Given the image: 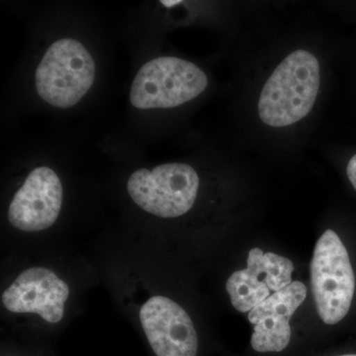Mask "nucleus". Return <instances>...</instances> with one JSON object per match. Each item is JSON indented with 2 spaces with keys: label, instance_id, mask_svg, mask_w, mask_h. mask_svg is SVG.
<instances>
[{
  "label": "nucleus",
  "instance_id": "f257e3e1",
  "mask_svg": "<svg viewBox=\"0 0 356 356\" xmlns=\"http://www.w3.org/2000/svg\"><path fill=\"white\" fill-rule=\"evenodd\" d=\"M316 57L297 50L285 58L267 79L259 96V118L271 127H286L310 113L320 88Z\"/></svg>",
  "mask_w": 356,
  "mask_h": 356
},
{
  "label": "nucleus",
  "instance_id": "f03ea898",
  "mask_svg": "<svg viewBox=\"0 0 356 356\" xmlns=\"http://www.w3.org/2000/svg\"><path fill=\"white\" fill-rule=\"evenodd\" d=\"M311 284L323 322L327 325L341 322L350 309L355 277L348 250L332 229H327L316 243Z\"/></svg>",
  "mask_w": 356,
  "mask_h": 356
},
{
  "label": "nucleus",
  "instance_id": "7ed1b4c3",
  "mask_svg": "<svg viewBox=\"0 0 356 356\" xmlns=\"http://www.w3.org/2000/svg\"><path fill=\"white\" fill-rule=\"evenodd\" d=\"M95 79V60L83 44L60 39L51 44L37 67V92L49 104L69 108L88 93Z\"/></svg>",
  "mask_w": 356,
  "mask_h": 356
},
{
  "label": "nucleus",
  "instance_id": "20e7f679",
  "mask_svg": "<svg viewBox=\"0 0 356 356\" xmlns=\"http://www.w3.org/2000/svg\"><path fill=\"white\" fill-rule=\"evenodd\" d=\"M207 86V76L197 65L175 57L154 58L134 79L131 103L139 109L172 108L197 97Z\"/></svg>",
  "mask_w": 356,
  "mask_h": 356
},
{
  "label": "nucleus",
  "instance_id": "39448f33",
  "mask_svg": "<svg viewBox=\"0 0 356 356\" xmlns=\"http://www.w3.org/2000/svg\"><path fill=\"white\" fill-rule=\"evenodd\" d=\"M127 188L134 202L161 218L182 216L197 197V172L186 163H165L149 170H136Z\"/></svg>",
  "mask_w": 356,
  "mask_h": 356
},
{
  "label": "nucleus",
  "instance_id": "423d86ee",
  "mask_svg": "<svg viewBox=\"0 0 356 356\" xmlns=\"http://www.w3.org/2000/svg\"><path fill=\"white\" fill-rule=\"evenodd\" d=\"M294 270L292 261L273 252H264L259 248L248 252V266L236 271L227 281V292L232 305L242 313L252 311L270 297L292 283Z\"/></svg>",
  "mask_w": 356,
  "mask_h": 356
},
{
  "label": "nucleus",
  "instance_id": "0eeeda50",
  "mask_svg": "<svg viewBox=\"0 0 356 356\" xmlns=\"http://www.w3.org/2000/svg\"><path fill=\"white\" fill-rule=\"evenodd\" d=\"M140 320L149 346L156 356H196L198 337L188 314L163 296L147 300Z\"/></svg>",
  "mask_w": 356,
  "mask_h": 356
},
{
  "label": "nucleus",
  "instance_id": "6e6552de",
  "mask_svg": "<svg viewBox=\"0 0 356 356\" xmlns=\"http://www.w3.org/2000/svg\"><path fill=\"white\" fill-rule=\"evenodd\" d=\"M63 186L57 173L46 166L35 168L15 194L8 210L14 228L25 232L49 229L57 221Z\"/></svg>",
  "mask_w": 356,
  "mask_h": 356
},
{
  "label": "nucleus",
  "instance_id": "1a4fd4ad",
  "mask_svg": "<svg viewBox=\"0 0 356 356\" xmlns=\"http://www.w3.org/2000/svg\"><path fill=\"white\" fill-rule=\"evenodd\" d=\"M70 294L67 283L44 267H32L18 275L2 294V303L13 313L38 314L56 324L64 317Z\"/></svg>",
  "mask_w": 356,
  "mask_h": 356
},
{
  "label": "nucleus",
  "instance_id": "9d476101",
  "mask_svg": "<svg viewBox=\"0 0 356 356\" xmlns=\"http://www.w3.org/2000/svg\"><path fill=\"white\" fill-rule=\"evenodd\" d=\"M306 296L305 285L294 281L250 311L248 321L254 325L250 343L255 351L280 353L287 348L291 339L290 320Z\"/></svg>",
  "mask_w": 356,
  "mask_h": 356
},
{
  "label": "nucleus",
  "instance_id": "9b49d317",
  "mask_svg": "<svg viewBox=\"0 0 356 356\" xmlns=\"http://www.w3.org/2000/svg\"><path fill=\"white\" fill-rule=\"evenodd\" d=\"M346 172H348V179H350L351 184L356 191V154L350 159L348 168H346Z\"/></svg>",
  "mask_w": 356,
  "mask_h": 356
},
{
  "label": "nucleus",
  "instance_id": "f8f14e48",
  "mask_svg": "<svg viewBox=\"0 0 356 356\" xmlns=\"http://www.w3.org/2000/svg\"><path fill=\"white\" fill-rule=\"evenodd\" d=\"M161 3L166 7H172L180 3V1H178V0L177 1H165V0H163V1H161Z\"/></svg>",
  "mask_w": 356,
  "mask_h": 356
},
{
  "label": "nucleus",
  "instance_id": "ddd939ff",
  "mask_svg": "<svg viewBox=\"0 0 356 356\" xmlns=\"http://www.w3.org/2000/svg\"><path fill=\"white\" fill-rule=\"evenodd\" d=\"M339 356H356V355H339Z\"/></svg>",
  "mask_w": 356,
  "mask_h": 356
}]
</instances>
